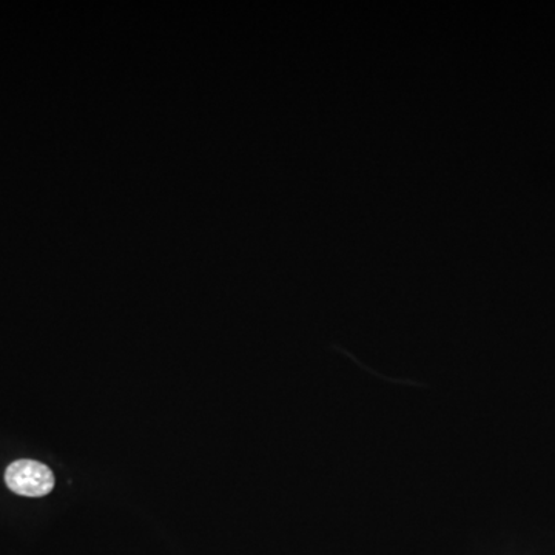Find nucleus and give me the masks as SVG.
I'll use <instances>...</instances> for the list:
<instances>
[{
  "instance_id": "1",
  "label": "nucleus",
  "mask_w": 555,
  "mask_h": 555,
  "mask_svg": "<svg viewBox=\"0 0 555 555\" xmlns=\"http://www.w3.org/2000/svg\"><path fill=\"white\" fill-rule=\"evenodd\" d=\"M5 483L10 491L22 496H46L53 491L54 474L49 466L35 460H17L5 470Z\"/></svg>"
}]
</instances>
